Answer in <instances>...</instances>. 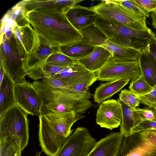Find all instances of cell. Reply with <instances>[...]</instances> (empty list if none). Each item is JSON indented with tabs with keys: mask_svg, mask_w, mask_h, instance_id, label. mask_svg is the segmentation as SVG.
Returning <instances> with one entry per match:
<instances>
[{
	"mask_svg": "<svg viewBox=\"0 0 156 156\" xmlns=\"http://www.w3.org/2000/svg\"><path fill=\"white\" fill-rule=\"evenodd\" d=\"M27 19L37 34L55 46H62L83 41V37L68 20L66 14L54 10H31Z\"/></svg>",
	"mask_w": 156,
	"mask_h": 156,
	"instance_id": "6da1fadb",
	"label": "cell"
},
{
	"mask_svg": "<svg viewBox=\"0 0 156 156\" xmlns=\"http://www.w3.org/2000/svg\"><path fill=\"white\" fill-rule=\"evenodd\" d=\"M42 101L41 115L50 114L84 113L94 104L89 99L53 87L40 80L32 83Z\"/></svg>",
	"mask_w": 156,
	"mask_h": 156,
	"instance_id": "7a4b0ae2",
	"label": "cell"
},
{
	"mask_svg": "<svg viewBox=\"0 0 156 156\" xmlns=\"http://www.w3.org/2000/svg\"><path fill=\"white\" fill-rule=\"evenodd\" d=\"M89 8L101 18L112 23L140 30H148L146 17L136 15L119 0H103Z\"/></svg>",
	"mask_w": 156,
	"mask_h": 156,
	"instance_id": "3957f363",
	"label": "cell"
},
{
	"mask_svg": "<svg viewBox=\"0 0 156 156\" xmlns=\"http://www.w3.org/2000/svg\"><path fill=\"white\" fill-rule=\"evenodd\" d=\"M28 114L16 105L0 116V139L15 137L20 143L22 151L29 140Z\"/></svg>",
	"mask_w": 156,
	"mask_h": 156,
	"instance_id": "277c9868",
	"label": "cell"
},
{
	"mask_svg": "<svg viewBox=\"0 0 156 156\" xmlns=\"http://www.w3.org/2000/svg\"><path fill=\"white\" fill-rule=\"evenodd\" d=\"M83 41L94 46H100L112 55L111 58L117 61H137L140 52L132 48L118 45L107 39L103 33L94 24L80 31Z\"/></svg>",
	"mask_w": 156,
	"mask_h": 156,
	"instance_id": "5b68a950",
	"label": "cell"
},
{
	"mask_svg": "<svg viewBox=\"0 0 156 156\" xmlns=\"http://www.w3.org/2000/svg\"><path fill=\"white\" fill-rule=\"evenodd\" d=\"M93 24L107 39L119 45L136 49L143 41L144 34L141 30L115 24L99 16Z\"/></svg>",
	"mask_w": 156,
	"mask_h": 156,
	"instance_id": "8992f818",
	"label": "cell"
},
{
	"mask_svg": "<svg viewBox=\"0 0 156 156\" xmlns=\"http://www.w3.org/2000/svg\"><path fill=\"white\" fill-rule=\"evenodd\" d=\"M0 62L2 63L5 73L15 83L25 80L26 71L25 58L19 53L13 33L9 38L4 36L0 39Z\"/></svg>",
	"mask_w": 156,
	"mask_h": 156,
	"instance_id": "52a82bcc",
	"label": "cell"
},
{
	"mask_svg": "<svg viewBox=\"0 0 156 156\" xmlns=\"http://www.w3.org/2000/svg\"><path fill=\"white\" fill-rule=\"evenodd\" d=\"M39 118L38 136L42 151L48 156H56L69 136L60 127L44 115Z\"/></svg>",
	"mask_w": 156,
	"mask_h": 156,
	"instance_id": "ba28073f",
	"label": "cell"
},
{
	"mask_svg": "<svg viewBox=\"0 0 156 156\" xmlns=\"http://www.w3.org/2000/svg\"><path fill=\"white\" fill-rule=\"evenodd\" d=\"M96 73L98 80L103 81L123 79L132 82L136 80L141 74L138 61H117L111 58Z\"/></svg>",
	"mask_w": 156,
	"mask_h": 156,
	"instance_id": "9c48e42d",
	"label": "cell"
},
{
	"mask_svg": "<svg viewBox=\"0 0 156 156\" xmlns=\"http://www.w3.org/2000/svg\"><path fill=\"white\" fill-rule=\"evenodd\" d=\"M96 142L87 128L79 127L68 137L56 156H87Z\"/></svg>",
	"mask_w": 156,
	"mask_h": 156,
	"instance_id": "30bf717a",
	"label": "cell"
},
{
	"mask_svg": "<svg viewBox=\"0 0 156 156\" xmlns=\"http://www.w3.org/2000/svg\"><path fill=\"white\" fill-rule=\"evenodd\" d=\"M14 91L16 105L28 114L41 115L42 101L32 83L25 80L15 83Z\"/></svg>",
	"mask_w": 156,
	"mask_h": 156,
	"instance_id": "8fae6325",
	"label": "cell"
},
{
	"mask_svg": "<svg viewBox=\"0 0 156 156\" xmlns=\"http://www.w3.org/2000/svg\"><path fill=\"white\" fill-rule=\"evenodd\" d=\"M51 77L70 87L81 83H88L91 86L98 80L96 72L88 70L77 62Z\"/></svg>",
	"mask_w": 156,
	"mask_h": 156,
	"instance_id": "7c38bea8",
	"label": "cell"
},
{
	"mask_svg": "<svg viewBox=\"0 0 156 156\" xmlns=\"http://www.w3.org/2000/svg\"><path fill=\"white\" fill-rule=\"evenodd\" d=\"M117 156H156V146L140 133L124 136Z\"/></svg>",
	"mask_w": 156,
	"mask_h": 156,
	"instance_id": "4fadbf2b",
	"label": "cell"
},
{
	"mask_svg": "<svg viewBox=\"0 0 156 156\" xmlns=\"http://www.w3.org/2000/svg\"><path fill=\"white\" fill-rule=\"evenodd\" d=\"M122 119L121 107L117 100L108 99L102 102L97 110L96 121L102 128L110 130L120 125Z\"/></svg>",
	"mask_w": 156,
	"mask_h": 156,
	"instance_id": "5bb4252c",
	"label": "cell"
},
{
	"mask_svg": "<svg viewBox=\"0 0 156 156\" xmlns=\"http://www.w3.org/2000/svg\"><path fill=\"white\" fill-rule=\"evenodd\" d=\"M13 33L18 51L25 58L38 44L39 36L30 24L15 26Z\"/></svg>",
	"mask_w": 156,
	"mask_h": 156,
	"instance_id": "9a60e30c",
	"label": "cell"
},
{
	"mask_svg": "<svg viewBox=\"0 0 156 156\" xmlns=\"http://www.w3.org/2000/svg\"><path fill=\"white\" fill-rule=\"evenodd\" d=\"M39 36L38 44L33 51L25 58L24 66L26 72L45 64L51 55L61 51L60 46L54 45Z\"/></svg>",
	"mask_w": 156,
	"mask_h": 156,
	"instance_id": "2e32d148",
	"label": "cell"
},
{
	"mask_svg": "<svg viewBox=\"0 0 156 156\" xmlns=\"http://www.w3.org/2000/svg\"><path fill=\"white\" fill-rule=\"evenodd\" d=\"M123 137L120 132L110 133L97 141L87 156H117Z\"/></svg>",
	"mask_w": 156,
	"mask_h": 156,
	"instance_id": "e0dca14e",
	"label": "cell"
},
{
	"mask_svg": "<svg viewBox=\"0 0 156 156\" xmlns=\"http://www.w3.org/2000/svg\"><path fill=\"white\" fill-rule=\"evenodd\" d=\"M71 24L80 31L93 24L98 17V15L89 7L76 5L70 9L66 14Z\"/></svg>",
	"mask_w": 156,
	"mask_h": 156,
	"instance_id": "ac0fdd59",
	"label": "cell"
},
{
	"mask_svg": "<svg viewBox=\"0 0 156 156\" xmlns=\"http://www.w3.org/2000/svg\"><path fill=\"white\" fill-rule=\"evenodd\" d=\"M83 0H23L27 12L31 10H57L66 14Z\"/></svg>",
	"mask_w": 156,
	"mask_h": 156,
	"instance_id": "d6986e66",
	"label": "cell"
},
{
	"mask_svg": "<svg viewBox=\"0 0 156 156\" xmlns=\"http://www.w3.org/2000/svg\"><path fill=\"white\" fill-rule=\"evenodd\" d=\"M111 57H112V55L108 51L101 46H96L88 55L76 61L88 70L97 72L103 67Z\"/></svg>",
	"mask_w": 156,
	"mask_h": 156,
	"instance_id": "ffe728a7",
	"label": "cell"
},
{
	"mask_svg": "<svg viewBox=\"0 0 156 156\" xmlns=\"http://www.w3.org/2000/svg\"><path fill=\"white\" fill-rule=\"evenodd\" d=\"M15 83L5 73L0 83V116L16 105Z\"/></svg>",
	"mask_w": 156,
	"mask_h": 156,
	"instance_id": "44dd1931",
	"label": "cell"
},
{
	"mask_svg": "<svg viewBox=\"0 0 156 156\" xmlns=\"http://www.w3.org/2000/svg\"><path fill=\"white\" fill-rule=\"evenodd\" d=\"M129 81L119 79L101 83L96 88L93 95L94 101L101 104L120 91Z\"/></svg>",
	"mask_w": 156,
	"mask_h": 156,
	"instance_id": "7402d4cb",
	"label": "cell"
},
{
	"mask_svg": "<svg viewBox=\"0 0 156 156\" xmlns=\"http://www.w3.org/2000/svg\"><path fill=\"white\" fill-rule=\"evenodd\" d=\"M117 100L119 103L122 112L120 132L124 136H129L132 134L133 129L142 121L136 109L130 108L119 98Z\"/></svg>",
	"mask_w": 156,
	"mask_h": 156,
	"instance_id": "603a6c76",
	"label": "cell"
},
{
	"mask_svg": "<svg viewBox=\"0 0 156 156\" xmlns=\"http://www.w3.org/2000/svg\"><path fill=\"white\" fill-rule=\"evenodd\" d=\"M143 75L149 84L152 87L156 85V64L152 58L145 52H140L138 59Z\"/></svg>",
	"mask_w": 156,
	"mask_h": 156,
	"instance_id": "cb8c5ba5",
	"label": "cell"
},
{
	"mask_svg": "<svg viewBox=\"0 0 156 156\" xmlns=\"http://www.w3.org/2000/svg\"><path fill=\"white\" fill-rule=\"evenodd\" d=\"M96 46L89 44L83 40L68 45L60 47L61 52L76 60L84 58L91 53Z\"/></svg>",
	"mask_w": 156,
	"mask_h": 156,
	"instance_id": "d4e9b609",
	"label": "cell"
},
{
	"mask_svg": "<svg viewBox=\"0 0 156 156\" xmlns=\"http://www.w3.org/2000/svg\"><path fill=\"white\" fill-rule=\"evenodd\" d=\"M65 68L45 63L30 69L27 72L26 75L32 80L37 81L51 77Z\"/></svg>",
	"mask_w": 156,
	"mask_h": 156,
	"instance_id": "484cf974",
	"label": "cell"
},
{
	"mask_svg": "<svg viewBox=\"0 0 156 156\" xmlns=\"http://www.w3.org/2000/svg\"><path fill=\"white\" fill-rule=\"evenodd\" d=\"M20 152L21 143L15 137L0 139V156H16Z\"/></svg>",
	"mask_w": 156,
	"mask_h": 156,
	"instance_id": "4316f807",
	"label": "cell"
},
{
	"mask_svg": "<svg viewBox=\"0 0 156 156\" xmlns=\"http://www.w3.org/2000/svg\"><path fill=\"white\" fill-rule=\"evenodd\" d=\"M27 12L24 5L20 1L6 13L10 16L17 26L20 27L30 24L27 19Z\"/></svg>",
	"mask_w": 156,
	"mask_h": 156,
	"instance_id": "83f0119b",
	"label": "cell"
},
{
	"mask_svg": "<svg viewBox=\"0 0 156 156\" xmlns=\"http://www.w3.org/2000/svg\"><path fill=\"white\" fill-rule=\"evenodd\" d=\"M76 61L62 53L61 51H57L51 55L45 63L56 66L66 67L77 62Z\"/></svg>",
	"mask_w": 156,
	"mask_h": 156,
	"instance_id": "f1b7e54d",
	"label": "cell"
},
{
	"mask_svg": "<svg viewBox=\"0 0 156 156\" xmlns=\"http://www.w3.org/2000/svg\"><path fill=\"white\" fill-rule=\"evenodd\" d=\"M152 87L141 73L140 76L136 80L131 82L129 89L135 95H142L148 92Z\"/></svg>",
	"mask_w": 156,
	"mask_h": 156,
	"instance_id": "f546056e",
	"label": "cell"
},
{
	"mask_svg": "<svg viewBox=\"0 0 156 156\" xmlns=\"http://www.w3.org/2000/svg\"><path fill=\"white\" fill-rule=\"evenodd\" d=\"M119 99L125 104L135 109L140 103L135 94L127 89L122 90L119 94Z\"/></svg>",
	"mask_w": 156,
	"mask_h": 156,
	"instance_id": "4dcf8cb0",
	"label": "cell"
},
{
	"mask_svg": "<svg viewBox=\"0 0 156 156\" xmlns=\"http://www.w3.org/2000/svg\"><path fill=\"white\" fill-rule=\"evenodd\" d=\"M119 1L122 5L135 14L142 17H149L150 12L135 2L134 0Z\"/></svg>",
	"mask_w": 156,
	"mask_h": 156,
	"instance_id": "1f68e13d",
	"label": "cell"
},
{
	"mask_svg": "<svg viewBox=\"0 0 156 156\" xmlns=\"http://www.w3.org/2000/svg\"><path fill=\"white\" fill-rule=\"evenodd\" d=\"M142 103L149 107L156 109V85L147 93L142 95H135Z\"/></svg>",
	"mask_w": 156,
	"mask_h": 156,
	"instance_id": "d6a6232c",
	"label": "cell"
},
{
	"mask_svg": "<svg viewBox=\"0 0 156 156\" xmlns=\"http://www.w3.org/2000/svg\"><path fill=\"white\" fill-rule=\"evenodd\" d=\"M136 110L141 120L156 122V109L150 107L138 108Z\"/></svg>",
	"mask_w": 156,
	"mask_h": 156,
	"instance_id": "836d02e7",
	"label": "cell"
},
{
	"mask_svg": "<svg viewBox=\"0 0 156 156\" xmlns=\"http://www.w3.org/2000/svg\"><path fill=\"white\" fill-rule=\"evenodd\" d=\"M90 86L87 83H81L71 87L74 92L82 98L89 99L91 98L92 94L90 92Z\"/></svg>",
	"mask_w": 156,
	"mask_h": 156,
	"instance_id": "e575fe53",
	"label": "cell"
},
{
	"mask_svg": "<svg viewBox=\"0 0 156 156\" xmlns=\"http://www.w3.org/2000/svg\"><path fill=\"white\" fill-rule=\"evenodd\" d=\"M41 80L46 83L53 87L60 89L64 91L73 93V91L71 87L65 85L60 81L51 77H46Z\"/></svg>",
	"mask_w": 156,
	"mask_h": 156,
	"instance_id": "d590c367",
	"label": "cell"
},
{
	"mask_svg": "<svg viewBox=\"0 0 156 156\" xmlns=\"http://www.w3.org/2000/svg\"><path fill=\"white\" fill-rule=\"evenodd\" d=\"M156 130V122L149 121H141L132 130V134L140 133L147 130Z\"/></svg>",
	"mask_w": 156,
	"mask_h": 156,
	"instance_id": "8d00e7d4",
	"label": "cell"
},
{
	"mask_svg": "<svg viewBox=\"0 0 156 156\" xmlns=\"http://www.w3.org/2000/svg\"><path fill=\"white\" fill-rule=\"evenodd\" d=\"M134 1L149 12L156 11V0H134Z\"/></svg>",
	"mask_w": 156,
	"mask_h": 156,
	"instance_id": "74e56055",
	"label": "cell"
},
{
	"mask_svg": "<svg viewBox=\"0 0 156 156\" xmlns=\"http://www.w3.org/2000/svg\"><path fill=\"white\" fill-rule=\"evenodd\" d=\"M140 133L144 138L156 146V130H145Z\"/></svg>",
	"mask_w": 156,
	"mask_h": 156,
	"instance_id": "f35d334b",
	"label": "cell"
},
{
	"mask_svg": "<svg viewBox=\"0 0 156 156\" xmlns=\"http://www.w3.org/2000/svg\"><path fill=\"white\" fill-rule=\"evenodd\" d=\"M147 53L152 58L156 64V37L152 39Z\"/></svg>",
	"mask_w": 156,
	"mask_h": 156,
	"instance_id": "ab89813d",
	"label": "cell"
},
{
	"mask_svg": "<svg viewBox=\"0 0 156 156\" xmlns=\"http://www.w3.org/2000/svg\"><path fill=\"white\" fill-rule=\"evenodd\" d=\"M15 27L11 25H1L0 39L2 38L6 32L10 29H14Z\"/></svg>",
	"mask_w": 156,
	"mask_h": 156,
	"instance_id": "60d3db41",
	"label": "cell"
},
{
	"mask_svg": "<svg viewBox=\"0 0 156 156\" xmlns=\"http://www.w3.org/2000/svg\"><path fill=\"white\" fill-rule=\"evenodd\" d=\"M150 16L152 20V25L156 29V12H151Z\"/></svg>",
	"mask_w": 156,
	"mask_h": 156,
	"instance_id": "b9f144b4",
	"label": "cell"
},
{
	"mask_svg": "<svg viewBox=\"0 0 156 156\" xmlns=\"http://www.w3.org/2000/svg\"><path fill=\"white\" fill-rule=\"evenodd\" d=\"M5 73L3 65L2 63L0 62V83L1 82L4 75Z\"/></svg>",
	"mask_w": 156,
	"mask_h": 156,
	"instance_id": "7bdbcfd3",
	"label": "cell"
},
{
	"mask_svg": "<svg viewBox=\"0 0 156 156\" xmlns=\"http://www.w3.org/2000/svg\"><path fill=\"white\" fill-rule=\"evenodd\" d=\"M41 151L37 152L34 156H40L41 154Z\"/></svg>",
	"mask_w": 156,
	"mask_h": 156,
	"instance_id": "ee69618b",
	"label": "cell"
},
{
	"mask_svg": "<svg viewBox=\"0 0 156 156\" xmlns=\"http://www.w3.org/2000/svg\"><path fill=\"white\" fill-rule=\"evenodd\" d=\"M21 152H19L18 153H17L16 156H21Z\"/></svg>",
	"mask_w": 156,
	"mask_h": 156,
	"instance_id": "f6af8a7d",
	"label": "cell"
},
{
	"mask_svg": "<svg viewBox=\"0 0 156 156\" xmlns=\"http://www.w3.org/2000/svg\"><path fill=\"white\" fill-rule=\"evenodd\" d=\"M155 34V36L156 37V32Z\"/></svg>",
	"mask_w": 156,
	"mask_h": 156,
	"instance_id": "bcb514c9",
	"label": "cell"
},
{
	"mask_svg": "<svg viewBox=\"0 0 156 156\" xmlns=\"http://www.w3.org/2000/svg\"><path fill=\"white\" fill-rule=\"evenodd\" d=\"M155 12H156V11H155Z\"/></svg>",
	"mask_w": 156,
	"mask_h": 156,
	"instance_id": "7dc6e473",
	"label": "cell"
}]
</instances>
